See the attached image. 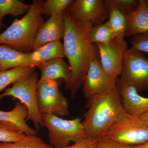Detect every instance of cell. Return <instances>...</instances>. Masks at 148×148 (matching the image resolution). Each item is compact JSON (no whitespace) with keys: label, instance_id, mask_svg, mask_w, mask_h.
<instances>
[{"label":"cell","instance_id":"cell-15","mask_svg":"<svg viewBox=\"0 0 148 148\" xmlns=\"http://www.w3.org/2000/svg\"><path fill=\"white\" fill-rule=\"evenodd\" d=\"M127 20L125 36L148 33V8L147 0H139L135 10L125 13Z\"/></svg>","mask_w":148,"mask_h":148},{"label":"cell","instance_id":"cell-26","mask_svg":"<svg viewBox=\"0 0 148 148\" xmlns=\"http://www.w3.org/2000/svg\"><path fill=\"white\" fill-rule=\"evenodd\" d=\"M103 1L108 9L114 8L125 13L135 10L138 5L137 0H104Z\"/></svg>","mask_w":148,"mask_h":148},{"label":"cell","instance_id":"cell-8","mask_svg":"<svg viewBox=\"0 0 148 148\" xmlns=\"http://www.w3.org/2000/svg\"><path fill=\"white\" fill-rule=\"evenodd\" d=\"M37 100L41 114H51L59 116L70 114L67 98L60 91L56 80H38Z\"/></svg>","mask_w":148,"mask_h":148},{"label":"cell","instance_id":"cell-18","mask_svg":"<svg viewBox=\"0 0 148 148\" xmlns=\"http://www.w3.org/2000/svg\"><path fill=\"white\" fill-rule=\"evenodd\" d=\"M34 61L39 64L65 57L63 45L60 41L48 43L30 53Z\"/></svg>","mask_w":148,"mask_h":148},{"label":"cell","instance_id":"cell-14","mask_svg":"<svg viewBox=\"0 0 148 148\" xmlns=\"http://www.w3.org/2000/svg\"><path fill=\"white\" fill-rule=\"evenodd\" d=\"M40 64L32 59L30 53H23L0 44V71L23 66L38 67Z\"/></svg>","mask_w":148,"mask_h":148},{"label":"cell","instance_id":"cell-12","mask_svg":"<svg viewBox=\"0 0 148 148\" xmlns=\"http://www.w3.org/2000/svg\"><path fill=\"white\" fill-rule=\"evenodd\" d=\"M63 13L51 16L43 23L36 36L33 51L48 43L60 41L64 38L65 24Z\"/></svg>","mask_w":148,"mask_h":148},{"label":"cell","instance_id":"cell-27","mask_svg":"<svg viewBox=\"0 0 148 148\" xmlns=\"http://www.w3.org/2000/svg\"><path fill=\"white\" fill-rule=\"evenodd\" d=\"M130 43L133 48L148 53V33L132 37Z\"/></svg>","mask_w":148,"mask_h":148},{"label":"cell","instance_id":"cell-16","mask_svg":"<svg viewBox=\"0 0 148 148\" xmlns=\"http://www.w3.org/2000/svg\"><path fill=\"white\" fill-rule=\"evenodd\" d=\"M40 70L39 81L51 79L56 80L62 79L65 82V87L69 89L72 79V72L70 66L63 58H58L42 63L38 66Z\"/></svg>","mask_w":148,"mask_h":148},{"label":"cell","instance_id":"cell-32","mask_svg":"<svg viewBox=\"0 0 148 148\" xmlns=\"http://www.w3.org/2000/svg\"><path fill=\"white\" fill-rule=\"evenodd\" d=\"M147 5L148 8V0H147Z\"/></svg>","mask_w":148,"mask_h":148},{"label":"cell","instance_id":"cell-5","mask_svg":"<svg viewBox=\"0 0 148 148\" xmlns=\"http://www.w3.org/2000/svg\"><path fill=\"white\" fill-rule=\"evenodd\" d=\"M101 138L126 145H139L148 140V122L125 112Z\"/></svg>","mask_w":148,"mask_h":148},{"label":"cell","instance_id":"cell-11","mask_svg":"<svg viewBox=\"0 0 148 148\" xmlns=\"http://www.w3.org/2000/svg\"><path fill=\"white\" fill-rule=\"evenodd\" d=\"M74 20L95 26L109 17V10L102 0H76L67 9Z\"/></svg>","mask_w":148,"mask_h":148},{"label":"cell","instance_id":"cell-10","mask_svg":"<svg viewBox=\"0 0 148 148\" xmlns=\"http://www.w3.org/2000/svg\"><path fill=\"white\" fill-rule=\"evenodd\" d=\"M101 63L109 75L118 79L121 73L123 62L128 44L124 39L114 38L108 44H96Z\"/></svg>","mask_w":148,"mask_h":148},{"label":"cell","instance_id":"cell-7","mask_svg":"<svg viewBox=\"0 0 148 148\" xmlns=\"http://www.w3.org/2000/svg\"><path fill=\"white\" fill-rule=\"evenodd\" d=\"M134 87L138 92L148 89V58L143 52L131 47L125 53L117 86Z\"/></svg>","mask_w":148,"mask_h":148},{"label":"cell","instance_id":"cell-24","mask_svg":"<svg viewBox=\"0 0 148 148\" xmlns=\"http://www.w3.org/2000/svg\"><path fill=\"white\" fill-rule=\"evenodd\" d=\"M26 135L13 125L0 121V142L14 143L21 140Z\"/></svg>","mask_w":148,"mask_h":148},{"label":"cell","instance_id":"cell-17","mask_svg":"<svg viewBox=\"0 0 148 148\" xmlns=\"http://www.w3.org/2000/svg\"><path fill=\"white\" fill-rule=\"evenodd\" d=\"M28 115L26 106L17 103L12 110H0V121L13 125L26 135H36L38 131L30 127L26 123Z\"/></svg>","mask_w":148,"mask_h":148},{"label":"cell","instance_id":"cell-22","mask_svg":"<svg viewBox=\"0 0 148 148\" xmlns=\"http://www.w3.org/2000/svg\"><path fill=\"white\" fill-rule=\"evenodd\" d=\"M0 148H54L36 135H27L17 142L0 144Z\"/></svg>","mask_w":148,"mask_h":148},{"label":"cell","instance_id":"cell-28","mask_svg":"<svg viewBox=\"0 0 148 148\" xmlns=\"http://www.w3.org/2000/svg\"><path fill=\"white\" fill-rule=\"evenodd\" d=\"M134 146L126 145L113 140L103 138H98L95 148H133Z\"/></svg>","mask_w":148,"mask_h":148},{"label":"cell","instance_id":"cell-13","mask_svg":"<svg viewBox=\"0 0 148 148\" xmlns=\"http://www.w3.org/2000/svg\"><path fill=\"white\" fill-rule=\"evenodd\" d=\"M125 110L133 116L140 117L148 112V97L141 96L134 87L117 86Z\"/></svg>","mask_w":148,"mask_h":148},{"label":"cell","instance_id":"cell-1","mask_svg":"<svg viewBox=\"0 0 148 148\" xmlns=\"http://www.w3.org/2000/svg\"><path fill=\"white\" fill-rule=\"evenodd\" d=\"M65 24L63 47L72 72L69 89L73 98L80 88L93 58L97 57V47L90 40L93 26L74 20L67 10L63 13Z\"/></svg>","mask_w":148,"mask_h":148},{"label":"cell","instance_id":"cell-21","mask_svg":"<svg viewBox=\"0 0 148 148\" xmlns=\"http://www.w3.org/2000/svg\"><path fill=\"white\" fill-rule=\"evenodd\" d=\"M108 10V21L115 38L124 39L127 28V20L125 13L114 8H110Z\"/></svg>","mask_w":148,"mask_h":148},{"label":"cell","instance_id":"cell-23","mask_svg":"<svg viewBox=\"0 0 148 148\" xmlns=\"http://www.w3.org/2000/svg\"><path fill=\"white\" fill-rule=\"evenodd\" d=\"M90 40L92 44H108L114 38L108 22L93 26L90 32Z\"/></svg>","mask_w":148,"mask_h":148},{"label":"cell","instance_id":"cell-33","mask_svg":"<svg viewBox=\"0 0 148 148\" xmlns=\"http://www.w3.org/2000/svg\"><path fill=\"white\" fill-rule=\"evenodd\" d=\"M1 34V29H0V34Z\"/></svg>","mask_w":148,"mask_h":148},{"label":"cell","instance_id":"cell-3","mask_svg":"<svg viewBox=\"0 0 148 148\" xmlns=\"http://www.w3.org/2000/svg\"><path fill=\"white\" fill-rule=\"evenodd\" d=\"M44 2L43 0H33L31 8L24 16L20 19L15 18L0 34V44L23 53L32 52L37 33L45 22L41 13Z\"/></svg>","mask_w":148,"mask_h":148},{"label":"cell","instance_id":"cell-19","mask_svg":"<svg viewBox=\"0 0 148 148\" xmlns=\"http://www.w3.org/2000/svg\"><path fill=\"white\" fill-rule=\"evenodd\" d=\"M32 4L25 3L19 0H0V29L5 27L3 18L8 14L21 16L29 11Z\"/></svg>","mask_w":148,"mask_h":148},{"label":"cell","instance_id":"cell-29","mask_svg":"<svg viewBox=\"0 0 148 148\" xmlns=\"http://www.w3.org/2000/svg\"><path fill=\"white\" fill-rule=\"evenodd\" d=\"M98 139L88 137L78 143H75L73 145L63 148H95Z\"/></svg>","mask_w":148,"mask_h":148},{"label":"cell","instance_id":"cell-6","mask_svg":"<svg viewBox=\"0 0 148 148\" xmlns=\"http://www.w3.org/2000/svg\"><path fill=\"white\" fill-rule=\"evenodd\" d=\"M38 80V73L35 71L17 80L11 87L0 95V101L7 96H12L18 99L26 106L28 112L26 121H32L38 132L40 126L44 127L37 100Z\"/></svg>","mask_w":148,"mask_h":148},{"label":"cell","instance_id":"cell-31","mask_svg":"<svg viewBox=\"0 0 148 148\" xmlns=\"http://www.w3.org/2000/svg\"><path fill=\"white\" fill-rule=\"evenodd\" d=\"M141 119L148 122V112L140 116Z\"/></svg>","mask_w":148,"mask_h":148},{"label":"cell","instance_id":"cell-25","mask_svg":"<svg viewBox=\"0 0 148 148\" xmlns=\"http://www.w3.org/2000/svg\"><path fill=\"white\" fill-rule=\"evenodd\" d=\"M73 0H47L45 1L42 8V14L52 16L63 13L74 2Z\"/></svg>","mask_w":148,"mask_h":148},{"label":"cell","instance_id":"cell-30","mask_svg":"<svg viewBox=\"0 0 148 148\" xmlns=\"http://www.w3.org/2000/svg\"><path fill=\"white\" fill-rule=\"evenodd\" d=\"M133 148H148V140L145 143L141 145L134 146Z\"/></svg>","mask_w":148,"mask_h":148},{"label":"cell","instance_id":"cell-4","mask_svg":"<svg viewBox=\"0 0 148 148\" xmlns=\"http://www.w3.org/2000/svg\"><path fill=\"white\" fill-rule=\"evenodd\" d=\"M42 119L43 126L48 131L50 145L53 148H64L71 142L78 143L88 137L79 118L66 120L51 114H44Z\"/></svg>","mask_w":148,"mask_h":148},{"label":"cell","instance_id":"cell-20","mask_svg":"<svg viewBox=\"0 0 148 148\" xmlns=\"http://www.w3.org/2000/svg\"><path fill=\"white\" fill-rule=\"evenodd\" d=\"M36 67L23 66L0 71V91L5 89L11 84L32 73L35 71Z\"/></svg>","mask_w":148,"mask_h":148},{"label":"cell","instance_id":"cell-9","mask_svg":"<svg viewBox=\"0 0 148 148\" xmlns=\"http://www.w3.org/2000/svg\"><path fill=\"white\" fill-rule=\"evenodd\" d=\"M118 79L109 75L103 69L97 57L93 58L83 82V93L88 99L95 95L114 90L117 88Z\"/></svg>","mask_w":148,"mask_h":148},{"label":"cell","instance_id":"cell-2","mask_svg":"<svg viewBox=\"0 0 148 148\" xmlns=\"http://www.w3.org/2000/svg\"><path fill=\"white\" fill-rule=\"evenodd\" d=\"M86 108L83 126L88 137L97 139L125 112L117 87L87 99Z\"/></svg>","mask_w":148,"mask_h":148}]
</instances>
